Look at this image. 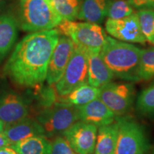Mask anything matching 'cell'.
I'll return each mask as SVG.
<instances>
[{"label":"cell","instance_id":"33","mask_svg":"<svg viewBox=\"0 0 154 154\" xmlns=\"http://www.w3.org/2000/svg\"><path fill=\"white\" fill-rule=\"evenodd\" d=\"M79 1H80V0H79Z\"/></svg>","mask_w":154,"mask_h":154},{"label":"cell","instance_id":"3","mask_svg":"<svg viewBox=\"0 0 154 154\" xmlns=\"http://www.w3.org/2000/svg\"><path fill=\"white\" fill-rule=\"evenodd\" d=\"M61 21L49 0H19L17 22L25 32L53 29Z\"/></svg>","mask_w":154,"mask_h":154},{"label":"cell","instance_id":"19","mask_svg":"<svg viewBox=\"0 0 154 154\" xmlns=\"http://www.w3.org/2000/svg\"><path fill=\"white\" fill-rule=\"evenodd\" d=\"M100 88L94 87L88 83H85L74 88L64 96L60 97V101L74 106H82L97 99L99 96Z\"/></svg>","mask_w":154,"mask_h":154},{"label":"cell","instance_id":"6","mask_svg":"<svg viewBox=\"0 0 154 154\" xmlns=\"http://www.w3.org/2000/svg\"><path fill=\"white\" fill-rule=\"evenodd\" d=\"M88 67V50L74 44V51L64 72L54 84L58 96L59 97L66 96L74 88L87 83Z\"/></svg>","mask_w":154,"mask_h":154},{"label":"cell","instance_id":"24","mask_svg":"<svg viewBox=\"0 0 154 154\" xmlns=\"http://www.w3.org/2000/svg\"><path fill=\"white\" fill-rule=\"evenodd\" d=\"M139 76L140 80L154 81V47L142 49Z\"/></svg>","mask_w":154,"mask_h":154},{"label":"cell","instance_id":"11","mask_svg":"<svg viewBox=\"0 0 154 154\" xmlns=\"http://www.w3.org/2000/svg\"><path fill=\"white\" fill-rule=\"evenodd\" d=\"M74 46V42L70 38L59 36L48 65L46 80L49 85L55 84L62 76L72 55Z\"/></svg>","mask_w":154,"mask_h":154},{"label":"cell","instance_id":"12","mask_svg":"<svg viewBox=\"0 0 154 154\" xmlns=\"http://www.w3.org/2000/svg\"><path fill=\"white\" fill-rule=\"evenodd\" d=\"M79 121L91 124L97 127L110 124L116 120L117 116L99 98L86 104L77 107Z\"/></svg>","mask_w":154,"mask_h":154},{"label":"cell","instance_id":"29","mask_svg":"<svg viewBox=\"0 0 154 154\" xmlns=\"http://www.w3.org/2000/svg\"><path fill=\"white\" fill-rule=\"evenodd\" d=\"M0 154H19L11 146L3 148L0 149Z\"/></svg>","mask_w":154,"mask_h":154},{"label":"cell","instance_id":"1","mask_svg":"<svg viewBox=\"0 0 154 154\" xmlns=\"http://www.w3.org/2000/svg\"><path fill=\"white\" fill-rule=\"evenodd\" d=\"M57 29L32 32L17 44L5 72L18 85L35 87L47 77L50 58L59 38Z\"/></svg>","mask_w":154,"mask_h":154},{"label":"cell","instance_id":"30","mask_svg":"<svg viewBox=\"0 0 154 154\" xmlns=\"http://www.w3.org/2000/svg\"><path fill=\"white\" fill-rule=\"evenodd\" d=\"M4 128H5V124L2 121L0 120V132H2L4 130Z\"/></svg>","mask_w":154,"mask_h":154},{"label":"cell","instance_id":"8","mask_svg":"<svg viewBox=\"0 0 154 154\" xmlns=\"http://www.w3.org/2000/svg\"><path fill=\"white\" fill-rule=\"evenodd\" d=\"M99 98L116 116H121L131 109L135 88L129 83L111 82L100 88Z\"/></svg>","mask_w":154,"mask_h":154},{"label":"cell","instance_id":"14","mask_svg":"<svg viewBox=\"0 0 154 154\" xmlns=\"http://www.w3.org/2000/svg\"><path fill=\"white\" fill-rule=\"evenodd\" d=\"M100 51L98 50H88V83L98 88H101L112 82L114 77L102 59Z\"/></svg>","mask_w":154,"mask_h":154},{"label":"cell","instance_id":"4","mask_svg":"<svg viewBox=\"0 0 154 154\" xmlns=\"http://www.w3.org/2000/svg\"><path fill=\"white\" fill-rule=\"evenodd\" d=\"M47 137L62 136L75 123L79 121L78 109L64 102H56L46 107L37 117Z\"/></svg>","mask_w":154,"mask_h":154},{"label":"cell","instance_id":"2","mask_svg":"<svg viewBox=\"0 0 154 154\" xmlns=\"http://www.w3.org/2000/svg\"><path fill=\"white\" fill-rule=\"evenodd\" d=\"M141 51L136 46L106 36L100 54L114 76L128 82H138Z\"/></svg>","mask_w":154,"mask_h":154},{"label":"cell","instance_id":"15","mask_svg":"<svg viewBox=\"0 0 154 154\" xmlns=\"http://www.w3.org/2000/svg\"><path fill=\"white\" fill-rule=\"evenodd\" d=\"M3 133L9 140L11 146L32 136H45L43 127L38 121L28 117L14 124L5 125Z\"/></svg>","mask_w":154,"mask_h":154},{"label":"cell","instance_id":"16","mask_svg":"<svg viewBox=\"0 0 154 154\" xmlns=\"http://www.w3.org/2000/svg\"><path fill=\"white\" fill-rule=\"evenodd\" d=\"M17 19L10 13L0 14V61L7 55L16 42L18 34Z\"/></svg>","mask_w":154,"mask_h":154},{"label":"cell","instance_id":"21","mask_svg":"<svg viewBox=\"0 0 154 154\" xmlns=\"http://www.w3.org/2000/svg\"><path fill=\"white\" fill-rule=\"evenodd\" d=\"M136 108L137 112L142 116L154 118V81L138 95Z\"/></svg>","mask_w":154,"mask_h":154},{"label":"cell","instance_id":"31","mask_svg":"<svg viewBox=\"0 0 154 154\" xmlns=\"http://www.w3.org/2000/svg\"><path fill=\"white\" fill-rule=\"evenodd\" d=\"M5 1H7V0H0V5H2L3 2H5Z\"/></svg>","mask_w":154,"mask_h":154},{"label":"cell","instance_id":"7","mask_svg":"<svg viewBox=\"0 0 154 154\" xmlns=\"http://www.w3.org/2000/svg\"><path fill=\"white\" fill-rule=\"evenodd\" d=\"M147 149V138L143 127L131 119L117 118L115 154H145Z\"/></svg>","mask_w":154,"mask_h":154},{"label":"cell","instance_id":"17","mask_svg":"<svg viewBox=\"0 0 154 154\" xmlns=\"http://www.w3.org/2000/svg\"><path fill=\"white\" fill-rule=\"evenodd\" d=\"M117 140V119L110 124L99 126L94 154H115Z\"/></svg>","mask_w":154,"mask_h":154},{"label":"cell","instance_id":"20","mask_svg":"<svg viewBox=\"0 0 154 154\" xmlns=\"http://www.w3.org/2000/svg\"><path fill=\"white\" fill-rule=\"evenodd\" d=\"M19 154H51V143L45 136L27 138L11 146Z\"/></svg>","mask_w":154,"mask_h":154},{"label":"cell","instance_id":"25","mask_svg":"<svg viewBox=\"0 0 154 154\" xmlns=\"http://www.w3.org/2000/svg\"><path fill=\"white\" fill-rule=\"evenodd\" d=\"M133 13L134 9L128 0H109L106 10V16L109 19H122Z\"/></svg>","mask_w":154,"mask_h":154},{"label":"cell","instance_id":"32","mask_svg":"<svg viewBox=\"0 0 154 154\" xmlns=\"http://www.w3.org/2000/svg\"><path fill=\"white\" fill-rule=\"evenodd\" d=\"M153 154H154V151H153Z\"/></svg>","mask_w":154,"mask_h":154},{"label":"cell","instance_id":"22","mask_svg":"<svg viewBox=\"0 0 154 154\" xmlns=\"http://www.w3.org/2000/svg\"><path fill=\"white\" fill-rule=\"evenodd\" d=\"M55 12L62 20L77 19L80 8L79 0H49Z\"/></svg>","mask_w":154,"mask_h":154},{"label":"cell","instance_id":"10","mask_svg":"<svg viewBox=\"0 0 154 154\" xmlns=\"http://www.w3.org/2000/svg\"><path fill=\"white\" fill-rule=\"evenodd\" d=\"M98 127L79 121L62 136L77 154H93L95 149Z\"/></svg>","mask_w":154,"mask_h":154},{"label":"cell","instance_id":"26","mask_svg":"<svg viewBox=\"0 0 154 154\" xmlns=\"http://www.w3.org/2000/svg\"><path fill=\"white\" fill-rule=\"evenodd\" d=\"M51 154H77L63 136H56L51 142Z\"/></svg>","mask_w":154,"mask_h":154},{"label":"cell","instance_id":"23","mask_svg":"<svg viewBox=\"0 0 154 154\" xmlns=\"http://www.w3.org/2000/svg\"><path fill=\"white\" fill-rule=\"evenodd\" d=\"M136 14L146 41L154 45V9H141Z\"/></svg>","mask_w":154,"mask_h":154},{"label":"cell","instance_id":"5","mask_svg":"<svg viewBox=\"0 0 154 154\" xmlns=\"http://www.w3.org/2000/svg\"><path fill=\"white\" fill-rule=\"evenodd\" d=\"M57 27L59 34L70 38L74 44L87 50L101 51L106 36L101 26L94 23L62 20Z\"/></svg>","mask_w":154,"mask_h":154},{"label":"cell","instance_id":"28","mask_svg":"<svg viewBox=\"0 0 154 154\" xmlns=\"http://www.w3.org/2000/svg\"><path fill=\"white\" fill-rule=\"evenodd\" d=\"M7 146H11L9 140L7 139V136L4 134L3 131L0 132V149L7 147Z\"/></svg>","mask_w":154,"mask_h":154},{"label":"cell","instance_id":"27","mask_svg":"<svg viewBox=\"0 0 154 154\" xmlns=\"http://www.w3.org/2000/svg\"><path fill=\"white\" fill-rule=\"evenodd\" d=\"M133 7L138 9H154V0H128Z\"/></svg>","mask_w":154,"mask_h":154},{"label":"cell","instance_id":"13","mask_svg":"<svg viewBox=\"0 0 154 154\" xmlns=\"http://www.w3.org/2000/svg\"><path fill=\"white\" fill-rule=\"evenodd\" d=\"M28 114V106L18 94H7L0 100V120L5 125L22 121L27 118Z\"/></svg>","mask_w":154,"mask_h":154},{"label":"cell","instance_id":"9","mask_svg":"<svg viewBox=\"0 0 154 154\" xmlns=\"http://www.w3.org/2000/svg\"><path fill=\"white\" fill-rule=\"evenodd\" d=\"M106 31L111 37L127 43L144 44L146 42L136 13L122 19H108L105 24Z\"/></svg>","mask_w":154,"mask_h":154},{"label":"cell","instance_id":"18","mask_svg":"<svg viewBox=\"0 0 154 154\" xmlns=\"http://www.w3.org/2000/svg\"><path fill=\"white\" fill-rule=\"evenodd\" d=\"M109 0H83L77 19L86 22L101 24L106 16Z\"/></svg>","mask_w":154,"mask_h":154}]
</instances>
